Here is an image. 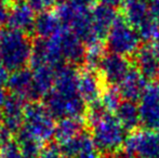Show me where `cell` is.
Segmentation results:
<instances>
[{
	"label": "cell",
	"instance_id": "27",
	"mask_svg": "<svg viewBox=\"0 0 159 158\" xmlns=\"http://www.w3.org/2000/svg\"><path fill=\"white\" fill-rule=\"evenodd\" d=\"M19 1V0H17ZM16 0H0V25H8L11 12Z\"/></svg>",
	"mask_w": 159,
	"mask_h": 158
},
{
	"label": "cell",
	"instance_id": "2",
	"mask_svg": "<svg viewBox=\"0 0 159 158\" xmlns=\"http://www.w3.org/2000/svg\"><path fill=\"white\" fill-rule=\"evenodd\" d=\"M34 37L4 27L0 30V65L9 73L30 66Z\"/></svg>",
	"mask_w": 159,
	"mask_h": 158
},
{
	"label": "cell",
	"instance_id": "20",
	"mask_svg": "<svg viewBox=\"0 0 159 158\" xmlns=\"http://www.w3.org/2000/svg\"><path fill=\"white\" fill-rule=\"evenodd\" d=\"M86 124L84 118H73V117H67V118L60 119L57 122L54 131V140L55 143L59 146L69 142L79 135L84 131V127Z\"/></svg>",
	"mask_w": 159,
	"mask_h": 158
},
{
	"label": "cell",
	"instance_id": "33",
	"mask_svg": "<svg viewBox=\"0 0 159 158\" xmlns=\"http://www.w3.org/2000/svg\"><path fill=\"white\" fill-rule=\"evenodd\" d=\"M155 47L158 49V51H159V35H158L157 39H156V41H155Z\"/></svg>",
	"mask_w": 159,
	"mask_h": 158
},
{
	"label": "cell",
	"instance_id": "38",
	"mask_svg": "<svg viewBox=\"0 0 159 158\" xmlns=\"http://www.w3.org/2000/svg\"><path fill=\"white\" fill-rule=\"evenodd\" d=\"M16 1H17V0H16Z\"/></svg>",
	"mask_w": 159,
	"mask_h": 158
},
{
	"label": "cell",
	"instance_id": "12",
	"mask_svg": "<svg viewBox=\"0 0 159 158\" xmlns=\"http://www.w3.org/2000/svg\"><path fill=\"white\" fill-rule=\"evenodd\" d=\"M6 87L10 94L16 95L27 103L36 101L33 84V72L30 68L26 67L10 73Z\"/></svg>",
	"mask_w": 159,
	"mask_h": 158
},
{
	"label": "cell",
	"instance_id": "5",
	"mask_svg": "<svg viewBox=\"0 0 159 158\" xmlns=\"http://www.w3.org/2000/svg\"><path fill=\"white\" fill-rule=\"evenodd\" d=\"M140 40L136 30L128 24L124 15L118 14L105 38L104 44L107 52L127 57L135 54L140 49Z\"/></svg>",
	"mask_w": 159,
	"mask_h": 158
},
{
	"label": "cell",
	"instance_id": "17",
	"mask_svg": "<svg viewBox=\"0 0 159 158\" xmlns=\"http://www.w3.org/2000/svg\"><path fill=\"white\" fill-rule=\"evenodd\" d=\"M146 86V78L136 70V67H132L124 80L117 87V89L122 100L139 102Z\"/></svg>",
	"mask_w": 159,
	"mask_h": 158
},
{
	"label": "cell",
	"instance_id": "30",
	"mask_svg": "<svg viewBox=\"0 0 159 158\" xmlns=\"http://www.w3.org/2000/svg\"><path fill=\"white\" fill-rule=\"evenodd\" d=\"M98 3L101 4H104L106 7H109L111 9H120V8H124L125 3H126V0H98Z\"/></svg>",
	"mask_w": 159,
	"mask_h": 158
},
{
	"label": "cell",
	"instance_id": "14",
	"mask_svg": "<svg viewBox=\"0 0 159 158\" xmlns=\"http://www.w3.org/2000/svg\"><path fill=\"white\" fill-rule=\"evenodd\" d=\"M62 52L66 64L79 66L84 63L87 47L71 30L64 29L60 33Z\"/></svg>",
	"mask_w": 159,
	"mask_h": 158
},
{
	"label": "cell",
	"instance_id": "9",
	"mask_svg": "<svg viewBox=\"0 0 159 158\" xmlns=\"http://www.w3.org/2000/svg\"><path fill=\"white\" fill-rule=\"evenodd\" d=\"M26 104L27 103L23 99L9 93L2 105L0 124L13 137H15L23 127Z\"/></svg>",
	"mask_w": 159,
	"mask_h": 158
},
{
	"label": "cell",
	"instance_id": "26",
	"mask_svg": "<svg viewBox=\"0 0 159 158\" xmlns=\"http://www.w3.org/2000/svg\"><path fill=\"white\" fill-rule=\"evenodd\" d=\"M0 158H24L15 139L6 142L0 148Z\"/></svg>",
	"mask_w": 159,
	"mask_h": 158
},
{
	"label": "cell",
	"instance_id": "37",
	"mask_svg": "<svg viewBox=\"0 0 159 158\" xmlns=\"http://www.w3.org/2000/svg\"><path fill=\"white\" fill-rule=\"evenodd\" d=\"M126 1H127V0H126Z\"/></svg>",
	"mask_w": 159,
	"mask_h": 158
},
{
	"label": "cell",
	"instance_id": "36",
	"mask_svg": "<svg viewBox=\"0 0 159 158\" xmlns=\"http://www.w3.org/2000/svg\"><path fill=\"white\" fill-rule=\"evenodd\" d=\"M64 158H68V157H64Z\"/></svg>",
	"mask_w": 159,
	"mask_h": 158
},
{
	"label": "cell",
	"instance_id": "35",
	"mask_svg": "<svg viewBox=\"0 0 159 158\" xmlns=\"http://www.w3.org/2000/svg\"><path fill=\"white\" fill-rule=\"evenodd\" d=\"M0 30H1V25H0Z\"/></svg>",
	"mask_w": 159,
	"mask_h": 158
},
{
	"label": "cell",
	"instance_id": "13",
	"mask_svg": "<svg viewBox=\"0 0 159 158\" xmlns=\"http://www.w3.org/2000/svg\"><path fill=\"white\" fill-rule=\"evenodd\" d=\"M60 148L64 157L98 158V152L93 143L90 132H86V131H82L79 135L61 145Z\"/></svg>",
	"mask_w": 159,
	"mask_h": 158
},
{
	"label": "cell",
	"instance_id": "4",
	"mask_svg": "<svg viewBox=\"0 0 159 158\" xmlns=\"http://www.w3.org/2000/svg\"><path fill=\"white\" fill-rule=\"evenodd\" d=\"M57 122L41 101L28 102L25 106L23 129L28 134L47 143L53 137Z\"/></svg>",
	"mask_w": 159,
	"mask_h": 158
},
{
	"label": "cell",
	"instance_id": "3",
	"mask_svg": "<svg viewBox=\"0 0 159 158\" xmlns=\"http://www.w3.org/2000/svg\"><path fill=\"white\" fill-rule=\"evenodd\" d=\"M88 127L91 129V138L98 153L111 156L122 150L128 137L127 131L113 113H104Z\"/></svg>",
	"mask_w": 159,
	"mask_h": 158
},
{
	"label": "cell",
	"instance_id": "18",
	"mask_svg": "<svg viewBox=\"0 0 159 158\" xmlns=\"http://www.w3.org/2000/svg\"><path fill=\"white\" fill-rule=\"evenodd\" d=\"M91 15H92L93 29L96 37L98 40L104 42L111 25L118 16L117 11L104 4L98 3L91 9Z\"/></svg>",
	"mask_w": 159,
	"mask_h": 158
},
{
	"label": "cell",
	"instance_id": "32",
	"mask_svg": "<svg viewBox=\"0 0 159 158\" xmlns=\"http://www.w3.org/2000/svg\"><path fill=\"white\" fill-rule=\"evenodd\" d=\"M149 12L152 16L159 22V0H154L149 2Z\"/></svg>",
	"mask_w": 159,
	"mask_h": 158
},
{
	"label": "cell",
	"instance_id": "1",
	"mask_svg": "<svg viewBox=\"0 0 159 158\" xmlns=\"http://www.w3.org/2000/svg\"><path fill=\"white\" fill-rule=\"evenodd\" d=\"M77 66L65 64L57 70L53 88L44 97L43 104L54 119L84 118L87 103L78 91Z\"/></svg>",
	"mask_w": 159,
	"mask_h": 158
},
{
	"label": "cell",
	"instance_id": "34",
	"mask_svg": "<svg viewBox=\"0 0 159 158\" xmlns=\"http://www.w3.org/2000/svg\"><path fill=\"white\" fill-rule=\"evenodd\" d=\"M146 2H152V1H154V0H145Z\"/></svg>",
	"mask_w": 159,
	"mask_h": 158
},
{
	"label": "cell",
	"instance_id": "15",
	"mask_svg": "<svg viewBox=\"0 0 159 158\" xmlns=\"http://www.w3.org/2000/svg\"><path fill=\"white\" fill-rule=\"evenodd\" d=\"M37 13L24 0H19L14 3L7 27L23 32L34 37V24Z\"/></svg>",
	"mask_w": 159,
	"mask_h": 158
},
{
	"label": "cell",
	"instance_id": "28",
	"mask_svg": "<svg viewBox=\"0 0 159 158\" xmlns=\"http://www.w3.org/2000/svg\"><path fill=\"white\" fill-rule=\"evenodd\" d=\"M61 148L57 143L48 144L43 147L41 154L38 158H62Z\"/></svg>",
	"mask_w": 159,
	"mask_h": 158
},
{
	"label": "cell",
	"instance_id": "10",
	"mask_svg": "<svg viewBox=\"0 0 159 158\" xmlns=\"http://www.w3.org/2000/svg\"><path fill=\"white\" fill-rule=\"evenodd\" d=\"M100 72L82 66L78 73V91L84 102L91 104L101 99L106 88Z\"/></svg>",
	"mask_w": 159,
	"mask_h": 158
},
{
	"label": "cell",
	"instance_id": "6",
	"mask_svg": "<svg viewBox=\"0 0 159 158\" xmlns=\"http://www.w3.org/2000/svg\"><path fill=\"white\" fill-rule=\"evenodd\" d=\"M122 158H159V135L153 130L134 131L120 151Z\"/></svg>",
	"mask_w": 159,
	"mask_h": 158
},
{
	"label": "cell",
	"instance_id": "31",
	"mask_svg": "<svg viewBox=\"0 0 159 158\" xmlns=\"http://www.w3.org/2000/svg\"><path fill=\"white\" fill-rule=\"evenodd\" d=\"M12 139H14V137H13L9 131H7L4 128H2L1 124H0V148H1V146L3 145L6 142L10 141V140H12Z\"/></svg>",
	"mask_w": 159,
	"mask_h": 158
},
{
	"label": "cell",
	"instance_id": "23",
	"mask_svg": "<svg viewBox=\"0 0 159 158\" xmlns=\"http://www.w3.org/2000/svg\"><path fill=\"white\" fill-rule=\"evenodd\" d=\"M14 139L19 144L24 158H38L41 154L43 147L46 146L43 142L39 141L33 135L28 134L23 129H21L17 132Z\"/></svg>",
	"mask_w": 159,
	"mask_h": 158
},
{
	"label": "cell",
	"instance_id": "21",
	"mask_svg": "<svg viewBox=\"0 0 159 158\" xmlns=\"http://www.w3.org/2000/svg\"><path fill=\"white\" fill-rule=\"evenodd\" d=\"M115 113L117 119L126 129L127 132L138 131V128L141 124V117L139 106L135 104V102L122 100Z\"/></svg>",
	"mask_w": 159,
	"mask_h": 158
},
{
	"label": "cell",
	"instance_id": "19",
	"mask_svg": "<svg viewBox=\"0 0 159 158\" xmlns=\"http://www.w3.org/2000/svg\"><path fill=\"white\" fill-rule=\"evenodd\" d=\"M33 72V84L36 101L44 99L53 88L57 70L50 65H41L30 68Z\"/></svg>",
	"mask_w": 159,
	"mask_h": 158
},
{
	"label": "cell",
	"instance_id": "8",
	"mask_svg": "<svg viewBox=\"0 0 159 158\" xmlns=\"http://www.w3.org/2000/svg\"><path fill=\"white\" fill-rule=\"evenodd\" d=\"M131 68V63L126 56L107 52L101 62L98 72L106 86L118 87Z\"/></svg>",
	"mask_w": 159,
	"mask_h": 158
},
{
	"label": "cell",
	"instance_id": "22",
	"mask_svg": "<svg viewBox=\"0 0 159 158\" xmlns=\"http://www.w3.org/2000/svg\"><path fill=\"white\" fill-rule=\"evenodd\" d=\"M149 15L151 12L148 2L145 0H127L124 6V17L134 29L148 19Z\"/></svg>",
	"mask_w": 159,
	"mask_h": 158
},
{
	"label": "cell",
	"instance_id": "29",
	"mask_svg": "<svg viewBox=\"0 0 159 158\" xmlns=\"http://www.w3.org/2000/svg\"><path fill=\"white\" fill-rule=\"evenodd\" d=\"M28 6L30 7L33 11H35L36 13L42 12L44 10H49L48 3L47 0H24Z\"/></svg>",
	"mask_w": 159,
	"mask_h": 158
},
{
	"label": "cell",
	"instance_id": "24",
	"mask_svg": "<svg viewBox=\"0 0 159 158\" xmlns=\"http://www.w3.org/2000/svg\"><path fill=\"white\" fill-rule=\"evenodd\" d=\"M135 30L140 39L143 41H156L159 35V22L149 15L148 19L145 20Z\"/></svg>",
	"mask_w": 159,
	"mask_h": 158
},
{
	"label": "cell",
	"instance_id": "7",
	"mask_svg": "<svg viewBox=\"0 0 159 158\" xmlns=\"http://www.w3.org/2000/svg\"><path fill=\"white\" fill-rule=\"evenodd\" d=\"M138 106L141 124L146 130H157L159 127V81L147 84Z\"/></svg>",
	"mask_w": 159,
	"mask_h": 158
},
{
	"label": "cell",
	"instance_id": "11",
	"mask_svg": "<svg viewBox=\"0 0 159 158\" xmlns=\"http://www.w3.org/2000/svg\"><path fill=\"white\" fill-rule=\"evenodd\" d=\"M135 67L146 80L157 81L159 79V51L155 44H145L136 51Z\"/></svg>",
	"mask_w": 159,
	"mask_h": 158
},
{
	"label": "cell",
	"instance_id": "16",
	"mask_svg": "<svg viewBox=\"0 0 159 158\" xmlns=\"http://www.w3.org/2000/svg\"><path fill=\"white\" fill-rule=\"evenodd\" d=\"M65 29L54 10H44L36 14L34 35L36 38L49 39Z\"/></svg>",
	"mask_w": 159,
	"mask_h": 158
},
{
	"label": "cell",
	"instance_id": "25",
	"mask_svg": "<svg viewBox=\"0 0 159 158\" xmlns=\"http://www.w3.org/2000/svg\"><path fill=\"white\" fill-rule=\"evenodd\" d=\"M121 95H120L117 87L107 86L101 95L100 101L107 112L114 113L116 112L119 104L121 103Z\"/></svg>",
	"mask_w": 159,
	"mask_h": 158
}]
</instances>
